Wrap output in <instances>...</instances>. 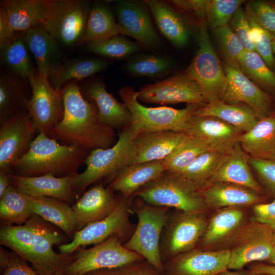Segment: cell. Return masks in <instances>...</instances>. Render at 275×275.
I'll list each match as a JSON object with an SVG mask.
<instances>
[{
  "mask_svg": "<svg viewBox=\"0 0 275 275\" xmlns=\"http://www.w3.org/2000/svg\"><path fill=\"white\" fill-rule=\"evenodd\" d=\"M248 163V156L237 142L211 178L209 185L217 182L230 183L260 194L262 189L253 176Z\"/></svg>",
  "mask_w": 275,
  "mask_h": 275,
  "instance_id": "obj_28",
  "label": "cell"
},
{
  "mask_svg": "<svg viewBox=\"0 0 275 275\" xmlns=\"http://www.w3.org/2000/svg\"><path fill=\"white\" fill-rule=\"evenodd\" d=\"M132 208L138 217V224L123 245L140 255L156 269L162 271L160 239L169 219V208L150 205L139 198Z\"/></svg>",
  "mask_w": 275,
  "mask_h": 275,
  "instance_id": "obj_7",
  "label": "cell"
},
{
  "mask_svg": "<svg viewBox=\"0 0 275 275\" xmlns=\"http://www.w3.org/2000/svg\"><path fill=\"white\" fill-rule=\"evenodd\" d=\"M251 271L252 273L275 275V266L268 264L259 263L252 267Z\"/></svg>",
  "mask_w": 275,
  "mask_h": 275,
  "instance_id": "obj_55",
  "label": "cell"
},
{
  "mask_svg": "<svg viewBox=\"0 0 275 275\" xmlns=\"http://www.w3.org/2000/svg\"><path fill=\"white\" fill-rule=\"evenodd\" d=\"M244 2L242 0L208 1L207 8V24L213 29L227 24Z\"/></svg>",
  "mask_w": 275,
  "mask_h": 275,
  "instance_id": "obj_46",
  "label": "cell"
},
{
  "mask_svg": "<svg viewBox=\"0 0 275 275\" xmlns=\"http://www.w3.org/2000/svg\"><path fill=\"white\" fill-rule=\"evenodd\" d=\"M272 49L273 57L275 60V37L273 38L272 41Z\"/></svg>",
  "mask_w": 275,
  "mask_h": 275,
  "instance_id": "obj_59",
  "label": "cell"
},
{
  "mask_svg": "<svg viewBox=\"0 0 275 275\" xmlns=\"http://www.w3.org/2000/svg\"><path fill=\"white\" fill-rule=\"evenodd\" d=\"M248 162L262 184L275 199V162L268 159L250 156Z\"/></svg>",
  "mask_w": 275,
  "mask_h": 275,
  "instance_id": "obj_50",
  "label": "cell"
},
{
  "mask_svg": "<svg viewBox=\"0 0 275 275\" xmlns=\"http://www.w3.org/2000/svg\"><path fill=\"white\" fill-rule=\"evenodd\" d=\"M0 123V169H11L29 150L37 131L27 111L5 118Z\"/></svg>",
  "mask_w": 275,
  "mask_h": 275,
  "instance_id": "obj_15",
  "label": "cell"
},
{
  "mask_svg": "<svg viewBox=\"0 0 275 275\" xmlns=\"http://www.w3.org/2000/svg\"><path fill=\"white\" fill-rule=\"evenodd\" d=\"M185 133L203 142L211 151L228 154L243 132L216 117L196 115Z\"/></svg>",
  "mask_w": 275,
  "mask_h": 275,
  "instance_id": "obj_18",
  "label": "cell"
},
{
  "mask_svg": "<svg viewBox=\"0 0 275 275\" xmlns=\"http://www.w3.org/2000/svg\"><path fill=\"white\" fill-rule=\"evenodd\" d=\"M52 4V0H4L1 3L0 15L13 32H25L43 24Z\"/></svg>",
  "mask_w": 275,
  "mask_h": 275,
  "instance_id": "obj_22",
  "label": "cell"
},
{
  "mask_svg": "<svg viewBox=\"0 0 275 275\" xmlns=\"http://www.w3.org/2000/svg\"><path fill=\"white\" fill-rule=\"evenodd\" d=\"M251 275H268V274H263V273H252Z\"/></svg>",
  "mask_w": 275,
  "mask_h": 275,
  "instance_id": "obj_62",
  "label": "cell"
},
{
  "mask_svg": "<svg viewBox=\"0 0 275 275\" xmlns=\"http://www.w3.org/2000/svg\"><path fill=\"white\" fill-rule=\"evenodd\" d=\"M237 62L249 78L257 86L275 94V73L256 51L244 50Z\"/></svg>",
  "mask_w": 275,
  "mask_h": 275,
  "instance_id": "obj_40",
  "label": "cell"
},
{
  "mask_svg": "<svg viewBox=\"0 0 275 275\" xmlns=\"http://www.w3.org/2000/svg\"><path fill=\"white\" fill-rule=\"evenodd\" d=\"M210 150L203 142L186 134L177 148L162 160L163 163L167 171L179 173L200 155Z\"/></svg>",
  "mask_w": 275,
  "mask_h": 275,
  "instance_id": "obj_42",
  "label": "cell"
},
{
  "mask_svg": "<svg viewBox=\"0 0 275 275\" xmlns=\"http://www.w3.org/2000/svg\"><path fill=\"white\" fill-rule=\"evenodd\" d=\"M243 217L242 211L235 208L225 209L218 212L207 225L202 244L209 245L226 238L240 225Z\"/></svg>",
  "mask_w": 275,
  "mask_h": 275,
  "instance_id": "obj_41",
  "label": "cell"
},
{
  "mask_svg": "<svg viewBox=\"0 0 275 275\" xmlns=\"http://www.w3.org/2000/svg\"><path fill=\"white\" fill-rule=\"evenodd\" d=\"M145 3L162 34L176 47L186 45L189 40L190 32L178 12L162 1L148 0Z\"/></svg>",
  "mask_w": 275,
  "mask_h": 275,
  "instance_id": "obj_29",
  "label": "cell"
},
{
  "mask_svg": "<svg viewBox=\"0 0 275 275\" xmlns=\"http://www.w3.org/2000/svg\"><path fill=\"white\" fill-rule=\"evenodd\" d=\"M90 151L75 145H64L44 133H38L27 152L11 166L15 174L57 177L74 176L85 163Z\"/></svg>",
  "mask_w": 275,
  "mask_h": 275,
  "instance_id": "obj_3",
  "label": "cell"
},
{
  "mask_svg": "<svg viewBox=\"0 0 275 275\" xmlns=\"http://www.w3.org/2000/svg\"><path fill=\"white\" fill-rule=\"evenodd\" d=\"M85 93L95 104L102 123L113 129H124L130 126L131 116L129 111L123 103L107 91L102 82L97 81L89 84L85 88Z\"/></svg>",
  "mask_w": 275,
  "mask_h": 275,
  "instance_id": "obj_26",
  "label": "cell"
},
{
  "mask_svg": "<svg viewBox=\"0 0 275 275\" xmlns=\"http://www.w3.org/2000/svg\"><path fill=\"white\" fill-rule=\"evenodd\" d=\"M206 204L215 207L259 203L264 200L259 194L246 187L226 182H214L201 190Z\"/></svg>",
  "mask_w": 275,
  "mask_h": 275,
  "instance_id": "obj_31",
  "label": "cell"
},
{
  "mask_svg": "<svg viewBox=\"0 0 275 275\" xmlns=\"http://www.w3.org/2000/svg\"><path fill=\"white\" fill-rule=\"evenodd\" d=\"M3 64L17 76L28 80L37 72L33 68L24 41V32L16 33L8 42L0 46Z\"/></svg>",
  "mask_w": 275,
  "mask_h": 275,
  "instance_id": "obj_35",
  "label": "cell"
},
{
  "mask_svg": "<svg viewBox=\"0 0 275 275\" xmlns=\"http://www.w3.org/2000/svg\"><path fill=\"white\" fill-rule=\"evenodd\" d=\"M206 227V221L200 212L183 211L168 225L162 252L166 255L174 256L191 250Z\"/></svg>",
  "mask_w": 275,
  "mask_h": 275,
  "instance_id": "obj_17",
  "label": "cell"
},
{
  "mask_svg": "<svg viewBox=\"0 0 275 275\" xmlns=\"http://www.w3.org/2000/svg\"><path fill=\"white\" fill-rule=\"evenodd\" d=\"M138 100L162 105L185 102L203 106L207 103L200 86L186 73L144 86L138 91Z\"/></svg>",
  "mask_w": 275,
  "mask_h": 275,
  "instance_id": "obj_14",
  "label": "cell"
},
{
  "mask_svg": "<svg viewBox=\"0 0 275 275\" xmlns=\"http://www.w3.org/2000/svg\"><path fill=\"white\" fill-rule=\"evenodd\" d=\"M113 190L98 184L84 192L73 203L76 231L108 216L116 207L119 199Z\"/></svg>",
  "mask_w": 275,
  "mask_h": 275,
  "instance_id": "obj_20",
  "label": "cell"
},
{
  "mask_svg": "<svg viewBox=\"0 0 275 275\" xmlns=\"http://www.w3.org/2000/svg\"><path fill=\"white\" fill-rule=\"evenodd\" d=\"M121 35L118 23L106 6L95 4L90 9L81 42H91Z\"/></svg>",
  "mask_w": 275,
  "mask_h": 275,
  "instance_id": "obj_37",
  "label": "cell"
},
{
  "mask_svg": "<svg viewBox=\"0 0 275 275\" xmlns=\"http://www.w3.org/2000/svg\"><path fill=\"white\" fill-rule=\"evenodd\" d=\"M214 33L224 60L237 61L245 49L231 26L227 24L217 28Z\"/></svg>",
  "mask_w": 275,
  "mask_h": 275,
  "instance_id": "obj_47",
  "label": "cell"
},
{
  "mask_svg": "<svg viewBox=\"0 0 275 275\" xmlns=\"http://www.w3.org/2000/svg\"><path fill=\"white\" fill-rule=\"evenodd\" d=\"M165 171L162 160L132 164L120 170L107 186L129 198L147 183L158 178Z\"/></svg>",
  "mask_w": 275,
  "mask_h": 275,
  "instance_id": "obj_27",
  "label": "cell"
},
{
  "mask_svg": "<svg viewBox=\"0 0 275 275\" xmlns=\"http://www.w3.org/2000/svg\"><path fill=\"white\" fill-rule=\"evenodd\" d=\"M128 198L123 196L108 216L75 232L70 242L58 246L59 253L70 255L82 246L95 245L114 235L123 240L131 229L129 216L132 209Z\"/></svg>",
  "mask_w": 275,
  "mask_h": 275,
  "instance_id": "obj_11",
  "label": "cell"
},
{
  "mask_svg": "<svg viewBox=\"0 0 275 275\" xmlns=\"http://www.w3.org/2000/svg\"><path fill=\"white\" fill-rule=\"evenodd\" d=\"M82 275H115L113 271L109 269L97 270L87 272Z\"/></svg>",
  "mask_w": 275,
  "mask_h": 275,
  "instance_id": "obj_56",
  "label": "cell"
},
{
  "mask_svg": "<svg viewBox=\"0 0 275 275\" xmlns=\"http://www.w3.org/2000/svg\"><path fill=\"white\" fill-rule=\"evenodd\" d=\"M223 68L227 86L221 100L232 104L246 103L258 120L274 111L272 97L244 74L237 61L224 60Z\"/></svg>",
  "mask_w": 275,
  "mask_h": 275,
  "instance_id": "obj_13",
  "label": "cell"
},
{
  "mask_svg": "<svg viewBox=\"0 0 275 275\" xmlns=\"http://www.w3.org/2000/svg\"><path fill=\"white\" fill-rule=\"evenodd\" d=\"M231 27L242 42L245 50H255L251 26L245 11L241 6L230 20Z\"/></svg>",
  "mask_w": 275,
  "mask_h": 275,
  "instance_id": "obj_51",
  "label": "cell"
},
{
  "mask_svg": "<svg viewBox=\"0 0 275 275\" xmlns=\"http://www.w3.org/2000/svg\"><path fill=\"white\" fill-rule=\"evenodd\" d=\"M28 197L35 214L54 225L66 235H73L76 231L75 221L72 207L68 203L48 197Z\"/></svg>",
  "mask_w": 275,
  "mask_h": 275,
  "instance_id": "obj_32",
  "label": "cell"
},
{
  "mask_svg": "<svg viewBox=\"0 0 275 275\" xmlns=\"http://www.w3.org/2000/svg\"><path fill=\"white\" fill-rule=\"evenodd\" d=\"M130 263L121 269L113 271L115 275H157L148 266L142 265H133Z\"/></svg>",
  "mask_w": 275,
  "mask_h": 275,
  "instance_id": "obj_53",
  "label": "cell"
},
{
  "mask_svg": "<svg viewBox=\"0 0 275 275\" xmlns=\"http://www.w3.org/2000/svg\"><path fill=\"white\" fill-rule=\"evenodd\" d=\"M275 245V232L269 226L257 222L240 234L230 251L228 268L241 269L253 261H267Z\"/></svg>",
  "mask_w": 275,
  "mask_h": 275,
  "instance_id": "obj_16",
  "label": "cell"
},
{
  "mask_svg": "<svg viewBox=\"0 0 275 275\" xmlns=\"http://www.w3.org/2000/svg\"><path fill=\"white\" fill-rule=\"evenodd\" d=\"M53 275H66L64 272V270L59 271Z\"/></svg>",
  "mask_w": 275,
  "mask_h": 275,
  "instance_id": "obj_61",
  "label": "cell"
},
{
  "mask_svg": "<svg viewBox=\"0 0 275 275\" xmlns=\"http://www.w3.org/2000/svg\"></svg>",
  "mask_w": 275,
  "mask_h": 275,
  "instance_id": "obj_63",
  "label": "cell"
},
{
  "mask_svg": "<svg viewBox=\"0 0 275 275\" xmlns=\"http://www.w3.org/2000/svg\"><path fill=\"white\" fill-rule=\"evenodd\" d=\"M24 41L29 51L35 58L38 72L48 78L62 64L59 43L48 33L43 24L25 32Z\"/></svg>",
  "mask_w": 275,
  "mask_h": 275,
  "instance_id": "obj_25",
  "label": "cell"
},
{
  "mask_svg": "<svg viewBox=\"0 0 275 275\" xmlns=\"http://www.w3.org/2000/svg\"><path fill=\"white\" fill-rule=\"evenodd\" d=\"M245 12L251 26V36L255 51L272 70L275 66L272 49V41L274 36L258 23L246 7Z\"/></svg>",
  "mask_w": 275,
  "mask_h": 275,
  "instance_id": "obj_45",
  "label": "cell"
},
{
  "mask_svg": "<svg viewBox=\"0 0 275 275\" xmlns=\"http://www.w3.org/2000/svg\"><path fill=\"white\" fill-rule=\"evenodd\" d=\"M216 275H248V274L244 271H229L227 270Z\"/></svg>",
  "mask_w": 275,
  "mask_h": 275,
  "instance_id": "obj_57",
  "label": "cell"
},
{
  "mask_svg": "<svg viewBox=\"0 0 275 275\" xmlns=\"http://www.w3.org/2000/svg\"><path fill=\"white\" fill-rule=\"evenodd\" d=\"M133 195L150 205L186 212H200L206 204L198 188L178 173L167 170Z\"/></svg>",
  "mask_w": 275,
  "mask_h": 275,
  "instance_id": "obj_5",
  "label": "cell"
},
{
  "mask_svg": "<svg viewBox=\"0 0 275 275\" xmlns=\"http://www.w3.org/2000/svg\"><path fill=\"white\" fill-rule=\"evenodd\" d=\"M90 9L87 1L53 0L50 14L43 24L59 43L71 46L81 42Z\"/></svg>",
  "mask_w": 275,
  "mask_h": 275,
  "instance_id": "obj_10",
  "label": "cell"
},
{
  "mask_svg": "<svg viewBox=\"0 0 275 275\" xmlns=\"http://www.w3.org/2000/svg\"><path fill=\"white\" fill-rule=\"evenodd\" d=\"M61 97L63 118L50 138L62 144H73L89 151L106 149L116 143L114 129L100 121L95 104L84 98L76 83L65 85Z\"/></svg>",
  "mask_w": 275,
  "mask_h": 275,
  "instance_id": "obj_2",
  "label": "cell"
},
{
  "mask_svg": "<svg viewBox=\"0 0 275 275\" xmlns=\"http://www.w3.org/2000/svg\"><path fill=\"white\" fill-rule=\"evenodd\" d=\"M116 13L121 35L131 37L149 48L161 45L145 7L133 1H121L116 6Z\"/></svg>",
  "mask_w": 275,
  "mask_h": 275,
  "instance_id": "obj_19",
  "label": "cell"
},
{
  "mask_svg": "<svg viewBox=\"0 0 275 275\" xmlns=\"http://www.w3.org/2000/svg\"><path fill=\"white\" fill-rule=\"evenodd\" d=\"M169 59L154 55H145L130 61L126 66L129 73L136 76L154 77L166 73L172 68Z\"/></svg>",
  "mask_w": 275,
  "mask_h": 275,
  "instance_id": "obj_44",
  "label": "cell"
},
{
  "mask_svg": "<svg viewBox=\"0 0 275 275\" xmlns=\"http://www.w3.org/2000/svg\"><path fill=\"white\" fill-rule=\"evenodd\" d=\"M266 159H270L275 162V152L267 156Z\"/></svg>",
  "mask_w": 275,
  "mask_h": 275,
  "instance_id": "obj_60",
  "label": "cell"
},
{
  "mask_svg": "<svg viewBox=\"0 0 275 275\" xmlns=\"http://www.w3.org/2000/svg\"><path fill=\"white\" fill-rule=\"evenodd\" d=\"M228 154L211 150L206 151L200 155L185 169L177 173L201 190L209 185L210 179Z\"/></svg>",
  "mask_w": 275,
  "mask_h": 275,
  "instance_id": "obj_38",
  "label": "cell"
},
{
  "mask_svg": "<svg viewBox=\"0 0 275 275\" xmlns=\"http://www.w3.org/2000/svg\"><path fill=\"white\" fill-rule=\"evenodd\" d=\"M238 142L250 156L266 158L275 152V111L258 120L249 131L243 132Z\"/></svg>",
  "mask_w": 275,
  "mask_h": 275,
  "instance_id": "obj_30",
  "label": "cell"
},
{
  "mask_svg": "<svg viewBox=\"0 0 275 275\" xmlns=\"http://www.w3.org/2000/svg\"><path fill=\"white\" fill-rule=\"evenodd\" d=\"M11 169H0V198L12 184L10 174Z\"/></svg>",
  "mask_w": 275,
  "mask_h": 275,
  "instance_id": "obj_54",
  "label": "cell"
},
{
  "mask_svg": "<svg viewBox=\"0 0 275 275\" xmlns=\"http://www.w3.org/2000/svg\"><path fill=\"white\" fill-rule=\"evenodd\" d=\"M119 94L131 116L130 128L134 137L150 132L170 130L185 132L201 106L188 104L182 109L168 106L147 107L138 100V91L131 87L120 89Z\"/></svg>",
  "mask_w": 275,
  "mask_h": 275,
  "instance_id": "obj_4",
  "label": "cell"
},
{
  "mask_svg": "<svg viewBox=\"0 0 275 275\" xmlns=\"http://www.w3.org/2000/svg\"><path fill=\"white\" fill-rule=\"evenodd\" d=\"M47 223L34 214L22 225L3 226L0 230L1 244L30 262L39 275L64 270L74 258L53 250L54 245L65 243V238Z\"/></svg>",
  "mask_w": 275,
  "mask_h": 275,
  "instance_id": "obj_1",
  "label": "cell"
},
{
  "mask_svg": "<svg viewBox=\"0 0 275 275\" xmlns=\"http://www.w3.org/2000/svg\"><path fill=\"white\" fill-rule=\"evenodd\" d=\"M246 8L258 23L275 37V3L263 1H252Z\"/></svg>",
  "mask_w": 275,
  "mask_h": 275,
  "instance_id": "obj_49",
  "label": "cell"
},
{
  "mask_svg": "<svg viewBox=\"0 0 275 275\" xmlns=\"http://www.w3.org/2000/svg\"><path fill=\"white\" fill-rule=\"evenodd\" d=\"M134 138L128 126L121 131L112 147L90 151L85 161V171L76 175L73 181V188L78 196L94 182L107 177L111 179L120 170L131 164Z\"/></svg>",
  "mask_w": 275,
  "mask_h": 275,
  "instance_id": "obj_6",
  "label": "cell"
},
{
  "mask_svg": "<svg viewBox=\"0 0 275 275\" xmlns=\"http://www.w3.org/2000/svg\"><path fill=\"white\" fill-rule=\"evenodd\" d=\"M77 251L73 259L64 269L66 275H82L97 270L118 269L144 259L139 254L126 248L117 235L91 248Z\"/></svg>",
  "mask_w": 275,
  "mask_h": 275,
  "instance_id": "obj_9",
  "label": "cell"
},
{
  "mask_svg": "<svg viewBox=\"0 0 275 275\" xmlns=\"http://www.w3.org/2000/svg\"><path fill=\"white\" fill-rule=\"evenodd\" d=\"M34 214L28 195L12 184L0 198V219L3 226L22 225Z\"/></svg>",
  "mask_w": 275,
  "mask_h": 275,
  "instance_id": "obj_34",
  "label": "cell"
},
{
  "mask_svg": "<svg viewBox=\"0 0 275 275\" xmlns=\"http://www.w3.org/2000/svg\"><path fill=\"white\" fill-rule=\"evenodd\" d=\"M28 80L32 96L27 111L37 133L50 137L53 129L63 118L61 93L52 87L48 78L41 76L38 71Z\"/></svg>",
  "mask_w": 275,
  "mask_h": 275,
  "instance_id": "obj_12",
  "label": "cell"
},
{
  "mask_svg": "<svg viewBox=\"0 0 275 275\" xmlns=\"http://www.w3.org/2000/svg\"><path fill=\"white\" fill-rule=\"evenodd\" d=\"M75 176L57 177L51 174L24 176L11 173V183L32 197H48L67 203H74L78 195L73 188Z\"/></svg>",
  "mask_w": 275,
  "mask_h": 275,
  "instance_id": "obj_21",
  "label": "cell"
},
{
  "mask_svg": "<svg viewBox=\"0 0 275 275\" xmlns=\"http://www.w3.org/2000/svg\"><path fill=\"white\" fill-rule=\"evenodd\" d=\"M140 46L120 35L87 43L86 50L90 52L114 59H122L136 52Z\"/></svg>",
  "mask_w": 275,
  "mask_h": 275,
  "instance_id": "obj_43",
  "label": "cell"
},
{
  "mask_svg": "<svg viewBox=\"0 0 275 275\" xmlns=\"http://www.w3.org/2000/svg\"><path fill=\"white\" fill-rule=\"evenodd\" d=\"M185 132L163 130L143 133L133 140L130 164L162 160L180 144Z\"/></svg>",
  "mask_w": 275,
  "mask_h": 275,
  "instance_id": "obj_24",
  "label": "cell"
},
{
  "mask_svg": "<svg viewBox=\"0 0 275 275\" xmlns=\"http://www.w3.org/2000/svg\"><path fill=\"white\" fill-rule=\"evenodd\" d=\"M207 24L206 18L199 20L198 49L185 73L199 84L208 102L222 98L227 80L211 43Z\"/></svg>",
  "mask_w": 275,
  "mask_h": 275,
  "instance_id": "obj_8",
  "label": "cell"
},
{
  "mask_svg": "<svg viewBox=\"0 0 275 275\" xmlns=\"http://www.w3.org/2000/svg\"><path fill=\"white\" fill-rule=\"evenodd\" d=\"M27 261L14 252L0 249V268L2 275H39Z\"/></svg>",
  "mask_w": 275,
  "mask_h": 275,
  "instance_id": "obj_48",
  "label": "cell"
},
{
  "mask_svg": "<svg viewBox=\"0 0 275 275\" xmlns=\"http://www.w3.org/2000/svg\"><path fill=\"white\" fill-rule=\"evenodd\" d=\"M267 261L268 263H269V264L275 266V245L269 258Z\"/></svg>",
  "mask_w": 275,
  "mask_h": 275,
  "instance_id": "obj_58",
  "label": "cell"
},
{
  "mask_svg": "<svg viewBox=\"0 0 275 275\" xmlns=\"http://www.w3.org/2000/svg\"><path fill=\"white\" fill-rule=\"evenodd\" d=\"M257 222L270 226L275 232V199L268 203H259L254 207Z\"/></svg>",
  "mask_w": 275,
  "mask_h": 275,
  "instance_id": "obj_52",
  "label": "cell"
},
{
  "mask_svg": "<svg viewBox=\"0 0 275 275\" xmlns=\"http://www.w3.org/2000/svg\"><path fill=\"white\" fill-rule=\"evenodd\" d=\"M196 115L216 117L243 133L251 129L258 121L255 113L249 106L239 103H228L219 99L209 101L201 106Z\"/></svg>",
  "mask_w": 275,
  "mask_h": 275,
  "instance_id": "obj_33",
  "label": "cell"
},
{
  "mask_svg": "<svg viewBox=\"0 0 275 275\" xmlns=\"http://www.w3.org/2000/svg\"><path fill=\"white\" fill-rule=\"evenodd\" d=\"M31 98L14 76L2 75L0 79V120L27 111Z\"/></svg>",
  "mask_w": 275,
  "mask_h": 275,
  "instance_id": "obj_39",
  "label": "cell"
},
{
  "mask_svg": "<svg viewBox=\"0 0 275 275\" xmlns=\"http://www.w3.org/2000/svg\"><path fill=\"white\" fill-rule=\"evenodd\" d=\"M107 63L99 59H78L62 64L49 77L52 87L61 93L63 86L73 79H80L103 71Z\"/></svg>",
  "mask_w": 275,
  "mask_h": 275,
  "instance_id": "obj_36",
  "label": "cell"
},
{
  "mask_svg": "<svg viewBox=\"0 0 275 275\" xmlns=\"http://www.w3.org/2000/svg\"><path fill=\"white\" fill-rule=\"evenodd\" d=\"M230 254L229 250H190L175 258L170 270L173 275H216L228 268Z\"/></svg>",
  "mask_w": 275,
  "mask_h": 275,
  "instance_id": "obj_23",
  "label": "cell"
}]
</instances>
